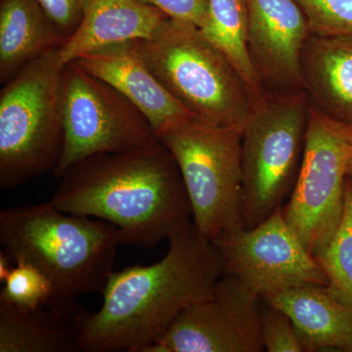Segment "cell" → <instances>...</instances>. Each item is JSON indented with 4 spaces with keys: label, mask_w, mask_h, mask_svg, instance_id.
Instances as JSON below:
<instances>
[{
    "label": "cell",
    "mask_w": 352,
    "mask_h": 352,
    "mask_svg": "<svg viewBox=\"0 0 352 352\" xmlns=\"http://www.w3.org/2000/svg\"><path fill=\"white\" fill-rule=\"evenodd\" d=\"M163 259L113 272L80 342L85 352H144L194 303L212 296L223 263L193 220L168 238Z\"/></svg>",
    "instance_id": "6da1fadb"
},
{
    "label": "cell",
    "mask_w": 352,
    "mask_h": 352,
    "mask_svg": "<svg viewBox=\"0 0 352 352\" xmlns=\"http://www.w3.org/2000/svg\"><path fill=\"white\" fill-rule=\"evenodd\" d=\"M50 203L68 214L105 220L122 245L153 249L192 220L175 157L159 139L94 155L64 173Z\"/></svg>",
    "instance_id": "7a4b0ae2"
},
{
    "label": "cell",
    "mask_w": 352,
    "mask_h": 352,
    "mask_svg": "<svg viewBox=\"0 0 352 352\" xmlns=\"http://www.w3.org/2000/svg\"><path fill=\"white\" fill-rule=\"evenodd\" d=\"M0 244L13 263H31L50 279L53 296L48 305L60 307L102 294L122 243L113 224L62 212L46 201L3 208Z\"/></svg>",
    "instance_id": "3957f363"
},
{
    "label": "cell",
    "mask_w": 352,
    "mask_h": 352,
    "mask_svg": "<svg viewBox=\"0 0 352 352\" xmlns=\"http://www.w3.org/2000/svg\"><path fill=\"white\" fill-rule=\"evenodd\" d=\"M131 45L146 68L197 119L244 129L254 107L251 91L200 28L168 18L152 38Z\"/></svg>",
    "instance_id": "277c9868"
},
{
    "label": "cell",
    "mask_w": 352,
    "mask_h": 352,
    "mask_svg": "<svg viewBox=\"0 0 352 352\" xmlns=\"http://www.w3.org/2000/svg\"><path fill=\"white\" fill-rule=\"evenodd\" d=\"M58 50L24 67L0 92V186L54 171L64 147Z\"/></svg>",
    "instance_id": "5b68a950"
},
{
    "label": "cell",
    "mask_w": 352,
    "mask_h": 352,
    "mask_svg": "<svg viewBox=\"0 0 352 352\" xmlns=\"http://www.w3.org/2000/svg\"><path fill=\"white\" fill-rule=\"evenodd\" d=\"M242 134L191 118L157 138L177 164L194 224L212 241L245 228Z\"/></svg>",
    "instance_id": "8992f818"
},
{
    "label": "cell",
    "mask_w": 352,
    "mask_h": 352,
    "mask_svg": "<svg viewBox=\"0 0 352 352\" xmlns=\"http://www.w3.org/2000/svg\"><path fill=\"white\" fill-rule=\"evenodd\" d=\"M310 102L305 89L265 96L254 104L242 134L245 228L283 208L295 187Z\"/></svg>",
    "instance_id": "52a82bcc"
},
{
    "label": "cell",
    "mask_w": 352,
    "mask_h": 352,
    "mask_svg": "<svg viewBox=\"0 0 352 352\" xmlns=\"http://www.w3.org/2000/svg\"><path fill=\"white\" fill-rule=\"evenodd\" d=\"M351 152L352 124L338 122L310 104L302 164L282 210L287 223L314 258L339 228Z\"/></svg>",
    "instance_id": "ba28073f"
},
{
    "label": "cell",
    "mask_w": 352,
    "mask_h": 352,
    "mask_svg": "<svg viewBox=\"0 0 352 352\" xmlns=\"http://www.w3.org/2000/svg\"><path fill=\"white\" fill-rule=\"evenodd\" d=\"M59 103L64 147L55 177L87 157L126 151L156 138L149 120L126 96L73 62L62 69Z\"/></svg>",
    "instance_id": "9c48e42d"
},
{
    "label": "cell",
    "mask_w": 352,
    "mask_h": 352,
    "mask_svg": "<svg viewBox=\"0 0 352 352\" xmlns=\"http://www.w3.org/2000/svg\"><path fill=\"white\" fill-rule=\"evenodd\" d=\"M223 274L239 280L261 300L303 285H328V277L287 223L279 208L254 228L212 241Z\"/></svg>",
    "instance_id": "30bf717a"
},
{
    "label": "cell",
    "mask_w": 352,
    "mask_h": 352,
    "mask_svg": "<svg viewBox=\"0 0 352 352\" xmlns=\"http://www.w3.org/2000/svg\"><path fill=\"white\" fill-rule=\"evenodd\" d=\"M261 298L223 274L212 296L192 305L144 352H263Z\"/></svg>",
    "instance_id": "8fae6325"
},
{
    "label": "cell",
    "mask_w": 352,
    "mask_h": 352,
    "mask_svg": "<svg viewBox=\"0 0 352 352\" xmlns=\"http://www.w3.org/2000/svg\"><path fill=\"white\" fill-rule=\"evenodd\" d=\"M248 50L263 87L303 89L300 59L310 32L295 0H245Z\"/></svg>",
    "instance_id": "7c38bea8"
},
{
    "label": "cell",
    "mask_w": 352,
    "mask_h": 352,
    "mask_svg": "<svg viewBox=\"0 0 352 352\" xmlns=\"http://www.w3.org/2000/svg\"><path fill=\"white\" fill-rule=\"evenodd\" d=\"M73 63L119 90L147 118L156 138L195 118L138 59L131 41L87 53Z\"/></svg>",
    "instance_id": "4fadbf2b"
},
{
    "label": "cell",
    "mask_w": 352,
    "mask_h": 352,
    "mask_svg": "<svg viewBox=\"0 0 352 352\" xmlns=\"http://www.w3.org/2000/svg\"><path fill=\"white\" fill-rule=\"evenodd\" d=\"M168 19L138 0H85L80 25L58 54L66 65L113 44L150 38Z\"/></svg>",
    "instance_id": "5bb4252c"
},
{
    "label": "cell",
    "mask_w": 352,
    "mask_h": 352,
    "mask_svg": "<svg viewBox=\"0 0 352 352\" xmlns=\"http://www.w3.org/2000/svg\"><path fill=\"white\" fill-rule=\"evenodd\" d=\"M289 315L305 352H352V308L328 285H303L268 296Z\"/></svg>",
    "instance_id": "9a60e30c"
},
{
    "label": "cell",
    "mask_w": 352,
    "mask_h": 352,
    "mask_svg": "<svg viewBox=\"0 0 352 352\" xmlns=\"http://www.w3.org/2000/svg\"><path fill=\"white\" fill-rule=\"evenodd\" d=\"M90 314L76 302L25 310L0 302V352L80 351Z\"/></svg>",
    "instance_id": "2e32d148"
},
{
    "label": "cell",
    "mask_w": 352,
    "mask_h": 352,
    "mask_svg": "<svg viewBox=\"0 0 352 352\" xmlns=\"http://www.w3.org/2000/svg\"><path fill=\"white\" fill-rule=\"evenodd\" d=\"M300 67L310 104L338 122L352 124V38L310 34Z\"/></svg>",
    "instance_id": "e0dca14e"
},
{
    "label": "cell",
    "mask_w": 352,
    "mask_h": 352,
    "mask_svg": "<svg viewBox=\"0 0 352 352\" xmlns=\"http://www.w3.org/2000/svg\"><path fill=\"white\" fill-rule=\"evenodd\" d=\"M65 41L36 0H0V82L6 85Z\"/></svg>",
    "instance_id": "ac0fdd59"
},
{
    "label": "cell",
    "mask_w": 352,
    "mask_h": 352,
    "mask_svg": "<svg viewBox=\"0 0 352 352\" xmlns=\"http://www.w3.org/2000/svg\"><path fill=\"white\" fill-rule=\"evenodd\" d=\"M201 32L226 53L251 91L254 104L265 96L264 87L248 50L245 0H210V15Z\"/></svg>",
    "instance_id": "d6986e66"
},
{
    "label": "cell",
    "mask_w": 352,
    "mask_h": 352,
    "mask_svg": "<svg viewBox=\"0 0 352 352\" xmlns=\"http://www.w3.org/2000/svg\"><path fill=\"white\" fill-rule=\"evenodd\" d=\"M315 258L328 277L329 288L352 308V176H347L346 203L339 228Z\"/></svg>",
    "instance_id": "ffe728a7"
},
{
    "label": "cell",
    "mask_w": 352,
    "mask_h": 352,
    "mask_svg": "<svg viewBox=\"0 0 352 352\" xmlns=\"http://www.w3.org/2000/svg\"><path fill=\"white\" fill-rule=\"evenodd\" d=\"M53 287L38 268L25 261H18L4 282L0 302L25 310H36L50 305Z\"/></svg>",
    "instance_id": "44dd1931"
},
{
    "label": "cell",
    "mask_w": 352,
    "mask_h": 352,
    "mask_svg": "<svg viewBox=\"0 0 352 352\" xmlns=\"http://www.w3.org/2000/svg\"><path fill=\"white\" fill-rule=\"evenodd\" d=\"M310 34L352 38V0H295Z\"/></svg>",
    "instance_id": "7402d4cb"
},
{
    "label": "cell",
    "mask_w": 352,
    "mask_h": 352,
    "mask_svg": "<svg viewBox=\"0 0 352 352\" xmlns=\"http://www.w3.org/2000/svg\"><path fill=\"white\" fill-rule=\"evenodd\" d=\"M261 307V339L268 352H305L302 340L288 314L270 303Z\"/></svg>",
    "instance_id": "603a6c76"
},
{
    "label": "cell",
    "mask_w": 352,
    "mask_h": 352,
    "mask_svg": "<svg viewBox=\"0 0 352 352\" xmlns=\"http://www.w3.org/2000/svg\"><path fill=\"white\" fill-rule=\"evenodd\" d=\"M159 9L170 19L190 23L203 30L210 15V0H138Z\"/></svg>",
    "instance_id": "cb8c5ba5"
},
{
    "label": "cell",
    "mask_w": 352,
    "mask_h": 352,
    "mask_svg": "<svg viewBox=\"0 0 352 352\" xmlns=\"http://www.w3.org/2000/svg\"><path fill=\"white\" fill-rule=\"evenodd\" d=\"M65 38L75 32L82 17L85 0H36Z\"/></svg>",
    "instance_id": "d4e9b609"
},
{
    "label": "cell",
    "mask_w": 352,
    "mask_h": 352,
    "mask_svg": "<svg viewBox=\"0 0 352 352\" xmlns=\"http://www.w3.org/2000/svg\"><path fill=\"white\" fill-rule=\"evenodd\" d=\"M11 263H12V261L9 258L6 252L1 251L0 252V281L2 283L6 282L7 277L9 276L11 270H12L13 266H11Z\"/></svg>",
    "instance_id": "484cf974"
},
{
    "label": "cell",
    "mask_w": 352,
    "mask_h": 352,
    "mask_svg": "<svg viewBox=\"0 0 352 352\" xmlns=\"http://www.w3.org/2000/svg\"><path fill=\"white\" fill-rule=\"evenodd\" d=\"M347 175H349V176H352V152L351 157H349V168H347Z\"/></svg>",
    "instance_id": "4316f807"
}]
</instances>
